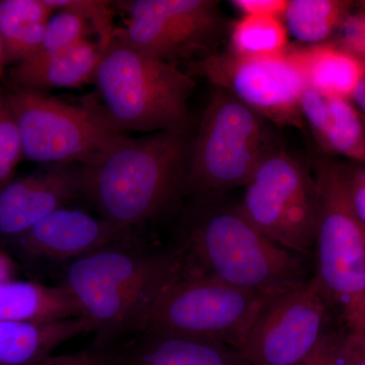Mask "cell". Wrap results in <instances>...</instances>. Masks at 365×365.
Returning a JSON list of instances; mask_svg holds the SVG:
<instances>
[{
  "label": "cell",
  "mask_w": 365,
  "mask_h": 365,
  "mask_svg": "<svg viewBox=\"0 0 365 365\" xmlns=\"http://www.w3.org/2000/svg\"><path fill=\"white\" fill-rule=\"evenodd\" d=\"M54 13L46 0H0V40L6 67L37 54Z\"/></svg>",
  "instance_id": "obj_20"
},
{
  "label": "cell",
  "mask_w": 365,
  "mask_h": 365,
  "mask_svg": "<svg viewBox=\"0 0 365 365\" xmlns=\"http://www.w3.org/2000/svg\"><path fill=\"white\" fill-rule=\"evenodd\" d=\"M361 333H365V304H364V331Z\"/></svg>",
  "instance_id": "obj_37"
},
{
  "label": "cell",
  "mask_w": 365,
  "mask_h": 365,
  "mask_svg": "<svg viewBox=\"0 0 365 365\" xmlns=\"http://www.w3.org/2000/svg\"><path fill=\"white\" fill-rule=\"evenodd\" d=\"M347 330H326L311 354L299 365H347Z\"/></svg>",
  "instance_id": "obj_27"
},
{
  "label": "cell",
  "mask_w": 365,
  "mask_h": 365,
  "mask_svg": "<svg viewBox=\"0 0 365 365\" xmlns=\"http://www.w3.org/2000/svg\"><path fill=\"white\" fill-rule=\"evenodd\" d=\"M351 101L353 104L356 106L360 111L365 114V76L357 86V88H355Z\"/></svg>",
  "instance_id": "obj_34"
},
{
  "label": "cell",
  "mask_w": 365,
  "mask_h": 365,
  "mask_svg": "<svg viewBox=\"0 0 365 365\" xmlns=\"http://www.w3.org/2000/svg\"><path fill=\"white\" fill-rule=\"evenodd\" d=\"M102 56L97 42L81 41L58 54L11 67L7 85L47 93L95 83Z\"/></svg>",
  "instance_id": "obj_16"
},
{
  "label": "cell",
  "mask_w": 365,
  "mask_h": 365,
  "mask_svg": "<svg viewBox=\"0 0 365 365\" xmlns=\"http://www.w3.org/2000/svg\"><path fill=\"white\" fill-rule=\"evenodd\" d=\"M190 148L188 132L123 134L97 160L83 165V197L98 216L137 232L185 189Z\"/></svg>",
  "instance_id": "obj_1"
},
{
  "label": "cell",
  "mask_w": 365,
  "mask_h": 365,
  "mask_svg": "<svg viewBox=\"0 0 365 365\" xmlns=\"http://www.w3.org/2000/svg\"><path fill=\"white\" fill-rule=\"evenodd\" d=\"M347 365H365V333L347 336Z\"/></svg>",
  "instance_id": "obj_32"
},
{
  "label": "cell",
  "mask_w": 365,
  "mask_h": 365,
  "mask_svg": "<svg viewBox=\"0 0 365 365\" xmlns=\"http://www.w3.org/2000/svg\"><path fill=\"white\" fill-rule=\"evenodd\" d=\"M329 306L313 276L269 297L237 350L250 365H299L325 333Z\"/></svg>",
  "instance_id": "obj_12"
},
{
  "label": "cell",
  "mask_w": 365,
  "mask_h": 365,
  "mask_svg": "<svg viewBox=\"0 0 365 365\" xmlns=\"http://www.w3.org/2000/svg\"><path fill=\"white\" fill-rule=\"evenodd\" d=\"M347 176L353 207L365 227V163L347 165Z\"/></svg>",
  "instance_id": "obj_30"
},
{
  "label": "cell",
  "mask_w": 365,
  "mask_h": 365,
  "mask_svg": "<svg viewBox=\"0 0 365 365\" xmlns=\"http://www.w3.org/2000/svg\"><path fill=\"white\" fill-rule=\"evenodd\" d=\"M135 365H250L232 346L194 336L145 334Z\"/></svg>",
  "instance_id": "obj_21"
},
{
  "label": "cell",
  "mask_w": 365,
  "mask_h": 365,
  "mask_svg": "<svg viewBox=\"0 0 365 365\" xmlns=\"http://www.w3.org/2000/svg\"><path fill=\"white\" fill-rule=\"evenodd\" d=\"M314 170L319 200L314 277L330 304L337 307L348 332L361 333L365 227L353 207L347 165L325 158L319 160Z\"/></svg>",
  "instance_id": "obj_5"
},
{
  "label": "cell",
  "mask_w": 365,
  "mask_h": 365,
  "mask_svg": "<svg viewBox=\"0 0 365 365\" xmlns=\"http://www.w3.org/2000/svg\"><path fill=\"white\" fill-rule=\"evenodd\" d=\"M300 111L323 151L354 163H365V114L351 100L307 88Z\"/></svg>",
  "instance_id": "obj_15"
},
{
  "label": "cell",
  "mask_w": 365,
  "mask_h": 365,
  "mask_svg": "<svg viewBox=\"0 0 365 365\" xmlns=\"http://www.w3.org/2000/svg\"><path fill=\"white\" fill-rule=\"evenodd\" d=\"M6 90L24 158L31 162L91 165L124 134L106 122L95 96L78 107L42 91L9 85Z\"/></svg>",
  "instance_id": "obj_8"
},
{
  "label": "cell",
  "mask_w": 365,
  "mask_h": 365,
  "mask_svg": "<svg viewBox=\"0 0 365 365\" xmlns=\"http://www.w3.org/2000/svg\"><path fill=\"white\" fill-rule=\"evenodd\" d=\"M239 205L255 227L299 255L314 250L319 200L314 175L283 150L269 155L246 185Z\"/></svg>",
  "instance_id": "obj_9"
},
{
  "label": "cell",
  "mask_w": 365,
  "mask_h": 365,
  "mask_svg": "<svg viewBox=\"0 0 365 365\" xmlns=\"http://www.w3.org/2000/svg\"><path fill=\"white\" fill-rule=\"evenodd\" d=\"M6 67V63H4V48H2L1 40H0V78H1L2 74H4Z\"/></svg>",
  "instance_id": "obj_35"
},
{
  "label": "cell",
  "mask_w": 365,
  "mask_h": 365,
  "mask_svg": "<svg viewBox=\"0 0 365 365\" xmlns=\"http://www.w3.org/2000/svg\"><path fill=\"white\" fill-rule=\"evenodd\" d=\"M356 6H359L360 9H364V11H365V0H364V1L357 2Z\"/></svg>",
  "instance_id": "obj_36"
},
{
  "label": "cell",
  "mask_w": 365,
  "mask_h": 365,
  "mask_svg": "<svg viewBox=\"0 0 365 365\" xmlns=\"http://www.w3.org/2000/svg\"><path fill=\"white\" fill-rule=\"evenodd\" d=\"M341 45L354 53L365 63V11H353L339 30Z\"/></svg>",
  "instance_id": "obj_28"
},
{
  "label": "cell",
  "mask_w": 365,
  "mask_h": 365,
  "mask_svg": "<svg viewBox=\"0 0 365 365\" xmlns=\"http://www.w3.org/2000/svg\"><path fill=\"white\" fill-rule=\"evenodd\" d=\"M133 240H137L136 232L66 206L7 242L30 260L72 262L105 247Z\"/></svg>",
  "instance_id": "obj_14"
},
{
  "label": "cell",
  "mask_w": 365,
  "mask_h": 365,
  "mask_svg": "<svg viewBox=\"0 0 365 365\" xmlns=\"http://www.w3.org/2000/svg\"><path fill=\"white\" fill-rule=\"evenodd\" d=\"M267 120L215 86L190 148L185 189L209 196L246 186L276 151Z\"/></svg>",
  "instance_id": "obj_6"
},
{
  "label": "cell",
  "mask_w": 365,
  "mask_h": 365,
  "mask_svg": "<svg viewBox=\"0 0 365 365\" xmlns=\"http://www.w3.org/2000/svg\"><path fill=\"white\" fill-rule=\"evenodd\" d=\"M24 158L23 144L6 86H0V190L14 178Z\"/></svg>",
  "instance_id": "obj_25"
},
{
  "label": "cell",
  "mask_w": 365,
  "mask_h": 365,
  "mask_svg": "<svg viewBox=\"0 0 365 365\" xmlns=\"http://www.w3.org/2000/svg\"><path fill=\"white\" fill-rule=\"evenodd\" d=\"M269 297L185 267L158 294L140 332L194 336L237 349Z\"/></svg>",
  "instance_id": "obj_7"
},
{
  "label": "cell",
  "mask_w": 365,
  "mask_h": 365,
  "mask_svg": "<svg viewBox=\"0 0 365 365\" xmlns=\"http://www.w3.org/2000/svg\"><path fill=\"white\" fill-rule=\"evenodd\" d=\"M355 6L348 0H288L282 21L299 42L321 44L340 30Z\"/></svg>",
  "instance_id": "obj_22"
},
{
  "label": "cell",
  "mask_w": 365,
  "mask_h": 365,
  "mask_svg": "<svg viewBox=\"0 0 365 365\" xmlns=\"http://www.w3.org/2000/svg\"><path fill=\"white\" fill-rule=\"evenodd\" d=\"M230 52L239 56L268 57L288 48V33L282 19L247 14L230 30Z\"/></svg>",
  "instance_id": "obj_23"
},
{
  "label": "cell",
  "mask_w": 365,
  "mask_h": 365,
  "mask_svg": "<svg viewBox=\"0 0 365 365\" xmlns=\"http://www.w3.org/2000/svg\"><path fill=\"white\" fill-rule=\"evenodd\" d=\"M93 332L85 317L53 322H0V365H29L53 356L64 343Z\"/></svg>",
  "instance_id": "obj_17"
},
{
  "label": "cell",
  "mask_w": 365,
  "mask_h": 365,
  "mask_svg": "<svg viewBox=\"0 0 365 365\" xmlns=\"http://www.w3.org/2000/svg\"><path fill=\"white\" fill-rule=\"evenodd\" d=\"M193 76L115 40L103 52L95 85L106 122L120 133L188 132Z\"/></svg>",
  "instance_id": "obj_4"
},
{
  "label": "cell",
  "mask_w": 365,
  "mask_h": 365,
  "mask_svg": "<svg viewBox=\"0 0 365 365\" xmlns=\"http://www.w3.org/2000/svg\"><path fill=\"white\" fill-rule=\"evenodd\" d=\"M83 317L63 284L48 287L33 281L0 283V322H53Z\"/></svg>",
  "instance_id": "obj_19"
},
{
  "label": "cell",
  "mask_w": 365,
  "mask_h": 365,
  "mask_svg": "<svg viewBox=\"0 0 365 365\" xmlns=\"http://www.w3.org/2000/svg\"><path fill=\"white\" fill-rule=\"evenodd\" d=\"M290 49L304 72L307 88L351 100L365 76V63L354 53L337 40Z\"/></svg>",
  "instance_id": "obj_18"
},
{
  "label": "cell",
  "mask_w": 365,
  "mask_h": 365,
  "mask_svg": "<svg viewBox=\"0 0 365 365\" xmlns=\"http://www.w3.org/2000/svg\"><path fill=\"white\" fill-rule=\"evenodd\" d=\"M93 35L90 25L73 11H55L46 26L44 39L32 59H43L68 49ZM28 61V60H26Z\"/></svg>",
  "instance_id": "obj_24"
},
{
  "label": "cell",
  "mask_w": 365,
  "mask_h": 365,
  "mask_svg": "<svg viewBox=\"0 0 365 365\" xmlns=\"http://www.w3.org/2000/svg\"><path fill=\"white\" fill-rule=\"evenodd\" d=\"M79 197H83V170L78 163L48 165L14 177L0 190V239L20 237Z\"/></svg>",
  "instance_id": "obj_13"
},
{
  "label": "cell",
  "mask_w": 365,
  "mask_h": 365,
  "mask_svg": "<svg viewBox=\"0 0 365 365\" xmlns=\"http://www.w3.org/2000/svg\"><path fill=\"white\" fill-rule=\"evenodd\" d=\"M190 76H204L277 126H304L300 100L307 88L290 46L268 57L213 53L190 66Z\"/></svg>",
  "instance_id": "obj_11"
},
{
  "label": "cell",
  "mask_w": 365,
  "mask_h": 365,
  "mask_svg": "<svg viewBox=\"0 0 365 365\" xmlns=\"http://www.w3.org/2000/svg\"><path fill=\"white\" fill-rule=\"evenodd\" d=\"M16 273V265L14 259L0 250V283L14 279Z\"/></svg>",
  "instance_id": "obj_33"
},
{
  "label": "cell",
  "mask_w": 365,
  "mask_h": 365,
  "mask_svg": "<svg viewBox=\"0 0 365 365\" xmlns=\"http://www.w3.org/2000/svg\"><path fill=\"white\" fill-rule=\"evenodd\" d=\"M232 4L242 16L259 14L282 19L288 0H232Z\"/></svg>",
  "instance_id": "obj_31"
},
{
  "label": "cell",
  "mask_w": 365,
  "mask_h": 365,
  "mask_svg": "<svg viewBox=\"0 0 365 365\" xmlns=\"http://www.w3.org/2000/svg\"><path fill=\"white\" fill-rule=\"evenodd\" d=\"M55 11L60 9L78 14L90 25L103 52L115 41L113 1L106 0H46Z\"/></svg>",
  "instance_id": "obj_26"
},
{
  "label": "cell",
  "mask_w": 365,
  "mask_h": 365,
  "mask_svg": "<svg viewBox=\"0 0 365 365\" xmlns=\"http://www.w3.org/2000/svg\"><path fill=\"white\" fill-rule=\"evenodd\" d=\"M181 250L195 265L191 267L265 297L309 279L300 255L262 234L239 206L206 209L192 216Z\"/></svg>",
  "instance_id": "obj_3"
},
{
  "label": "cell",
  "mask_w": 365,
  "mask_h": 365,
  "mask_svg": "<svg viewBox=\"0 0 365 365\" xmlns=\"http://www.w3.org/2000/svg\"><path fill=\"white\" fill-rule=\"evenodd\" d=\"M113 6L128 16L115 40L144 55L179 66L215 53L222 32L213 0H122Z\"/></svg>",
  "instance_id": "obj_10"
},
{
  "label": "cell",
  "mask_w": 365,
  "mask_h": 365,
  "mask_svg": "<svg viewBox=\"0 0 365 365\" xmlns=\"http://www.w3.org/2000/svg\"><path fill=\"white\" fill-rule=\"evenodd\" d=\"M114 353L108 348L96 347L71 354L51 356L49 359L29 365H116Z\"/></svg>",
  "instance_id": "obj_29"
},
{
  "label": "cell",
  "mask_w": 365,
  "mask_h": 365,
  "mask_svg": "<svg viewBox=\"0 0 365 365\" xmlns=\"http://www.w3.org/2000/svg\"><path fill=\"white\" fill-rule=\"evenodd\" d=\"M186 267L182 250L118 242L71 262L63 285L93 325L98 347L140 332L158 294Z\"/></svg>",
  "instance_id": "obj_2"
}]
</instances>
